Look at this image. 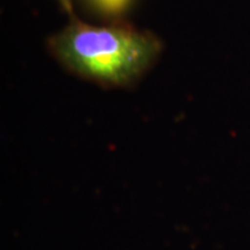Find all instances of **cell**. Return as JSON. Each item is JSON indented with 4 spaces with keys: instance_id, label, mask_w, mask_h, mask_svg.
I'll use <instances>...</instances> for the list:
<instances>
[{
    "instance_id": "cell-2",
    "label": "cell",
    "mask_w": 250,
    "mask_h": 250,
    "mask_svg": "<svg viewBox=\"0 0 250 250\" xmlns=\"http://www.w3.org/2000/svg\"><path fill=\"white\" fill-rule=\"evenodd\" d=\"M90 7L95 8L100 13L107 15H117L129 8L133 0H83Z\"/></svg>"
},
{
    "instance_id": "cell-1",
    "label": "cell",
    "mask_w": 250,
    "mask_h": 250,
    "mask_svg": "<svg viewBox=\"0 0 250 250\" xmlns=\"http://www.w3.org/2000/svg\"><path fill=\"white\" fill-rule=\"evenodd\" d=\"M51 54L62 66L105 87L137 81L161 52L151 33L125 26H92L77 19L49 40Z\"/></svg>"
}]
</instances>
